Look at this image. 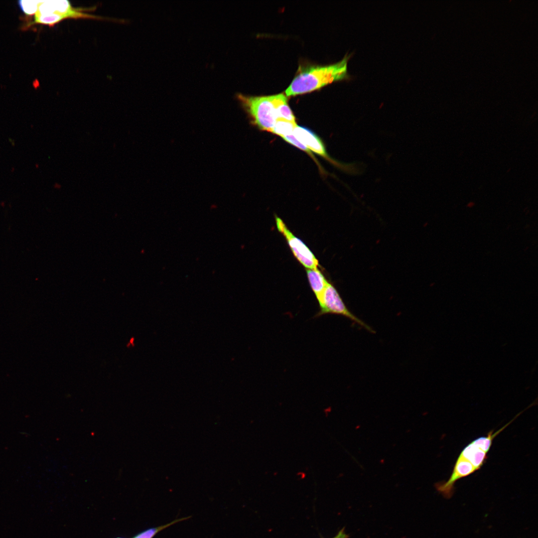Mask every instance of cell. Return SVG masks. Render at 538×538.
Segmentation results:
<instances>
[{
	"label": "cell",
	"instance_id": "2",
	"mask_svg": "<svg viewBox=\"0 0 538 538\" xmlns=\"http://www.w3.org/2000/svg\"><path fill=\"white\" fill-rule=\"evenodd\" d=\"M494 431H490L484 436L478 437L468 443L459 453L453 466L451 474L445 481L447 486L454 487L455 483L479 470L486 462L494 438L516 418Z\"/></svg>",
	"mask_w": 538,
	"mask_h": 538
},
{
	"label": "cell",
	"instance_id": "9",
	"mask_svg": "<svg viewBox=\"0 0 538 538\" xmlns=\"http://www.w3.org/2000/svg\"><path fill=\"white\" fill-rule=\"evenodd\" d=\"M296 126L295 122L278 119L275 122L272 132L283 137L292 134L294 129Z\"/></svg>",
	"mask_w": 538,
	"mask_h": 538
},
{
	"label": "cell",
	"instance_id": "10",
	"mask_svg": "<svg viewBox=\"0 0 538 538\" xmlns=\"http://www.w3.org/2000/svg\"><path fill=\"white\" fill-rule=\"evenodd\" d=\"M190 517H191L190 516L188 517L177 519L165 525L148 529L138 534L133 538H153L157 533L177 523L187 520Z\"/></svg>",
	"mask_w": 538,
	"mask_h": 538
},
{
	"label": "cell",
	"instance_id": "5",
	"mask_svg": "<svg viewBox=\"0 0 538 538\" xmlns=\"http://www.w3.org/2000/svg\"><path fill=\"white\" fill-rule=\"evenodd\" d=\"M275 219L277 230L286 239L296 259L306 269H317L318 261L310 250L288 229L279 217L276 216Z\"/></svg>",
	"mask_w": 538,
	"mask_h": 538
},
{
	"label": "cell",
	"instance_id": "11",
	"mask_svg": "<svg viewBox=\"0 0 538 538\" xmlns=\"http://www.w3.org/2000/svg\"><path fill=\"white\" fill-rule=\"evenodd\" d=\"M39 2V0H23L18 1V4L23 12L32 15L36 12Z\"/></svg>",
	"mask_w": 538,
	"mask_h": 538
},
{
	"label": "cell",
	"instance_id": "12",
	"mask_svg": "<svg viewBox=\"0 0 538 538\" xmlns=\"http://www.w3.org/2000/svg\"><path fill=\"white\" fill-rule=\"evenodd\" d=\"M282 138L288 142L295 146L296 147L307 152H310V150L305 145L299 141L294 136L293 134L283 136Z\"/></svg>",
	"mask_w": 538,
	"mask_h": 538
},
{
	"label": "cell",
	"instance_id": "14",
	"mask_svg": "<svg viewBox=\"0 0 538 538\" xmlns=\"http://www.w3.org/2000/svg\"></svg>",
	"mask_w": 538,
	"mask_h": 538
},
{
	"label": "cell",
	"instance_id": "3",
	"mask_svg": "<svg viewBox=\"0 0 538 538\" xmlns=\"http://www.w3.org/2000/svg\"><path fill=\"white\" fill-rule=\"evenodd\" d=\"M238 98L254 123L262 130L272 132L276 121L272 96H246Z\"/></svg>",
	"mask_w": 538,
	"mask_h": 538
},
{
	"label": "cell",
	"instance_id": "4",
	"mask_svg": "<svg viewBox=\"0 0 538 538\" xmlns=\"http://www.w3.org/2000/svg\"><path fill=\"white\" fill-rule=\"evenodd\" d=\"M318 302L320 309L315 315V317L329 313L342 315L348 318L371 332H374V330L370 326L358 318L348 309L337 290L330 282L327 283Z\"/></svg>",
	"mask_w": 538,
	"mask_h": 538
},
{
	"label": "cell",
	"instance_id": "13",
	"mask_svg": "<svg viewBox=\"0 0 538 538\" xmlns=\"http://www.w3.org/2000/svg\"><path fill=\"white\" fill-rule=\"evenodd\" d=\"M348 536L345 533L343 530H341L338 534L333 538H347Z\"/></svg>",
	"mask_w": 538,
	"mask_h": 538
},
{
	"label": "cell",
	"instance_id": "8",
	"mask_svg": "<svg viewBox=\"0 0 538 538\" xmlns=\"http://www.w3.org/2000/svg\"><path fill=\"white\" fill-rule=\"evenodd\" d=\"M306 273L311 289L318 301L328 281L318 269H306Z\"/></svg>",
	"mask_w": 538,
	"mask_h": 538
},
{
	"label": "cell",
	"instance_id": "6",
	"mask_svg": "<svg viewBox=\"0 0 538 538\" xmlns=\"http://www.w3.org/2000/svg\"><path fill=\"white\" fill-rule=\"evenodd\" d=\"M36 12L56 13L63 16L64 19L69 17H92L91 15L77 11L66 0L40 1Z\"/></svg>",
	"mask_w": 538,
	"mask_h": 538
},
{
	"label": "cell",
	"instance_id": "1",
	"mask_svg": "<svg viewBox=\"0 0 538 538\" xmlns=\"http://www.w3.org/2000/svg\"><path fill=\"white\" fill-rule=\"evenodd\" d=\"M347 54L340 61L325 66H311L304 69L293 79L286 89L287 96L310 92L332 82L349 78Z\"/></svg>",
	"mask_w": 538,
	"mask_h": 538
},
{
	"label": "cell",
	"instance_id": "7",
	"mask_svg": "<svg viewBox=\"0 0 538 538\" xmlns=\"http://www.w3.org/2000/svg\"><path fill=\"white\" fill-rule=\"evenodd\" d=\"M272 96L276 119H282L295 122V117L287 104L286 96L283 94L274 95Z\"/></svg>",
	"mask_w": 538,
	"mask_h": 538
}]
</instances>
